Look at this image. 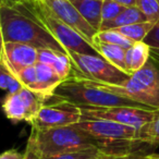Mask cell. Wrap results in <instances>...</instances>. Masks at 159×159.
Returning a JSON list of instances; mask_svg holds the SVG:
<instances>
[{"label": "cell", "instance_id": "obj_1", "mask_svg": "<svg viewBox=\"0 0 159 159\" xmlns=\"http://www.w3.org/2000/svg\"><path fill=\"white\" fill-rule=\"evenodd\" d=\"M0 33L1 42L21 43L38 50L51 49L69 55L22 2L16 5H0Z\"/></svg>", "mask_w": 159, "mask_h": 159}, {"label": "cell", "instance_id": "obj_2", "mask_svg": "<svg viewBox=\"0 0 159 159\" xmlns=\"http://www.w3.org/2000/svg\"><path fill=\"white\" fill-rule=\"evenodd\" d=\"M26 147L34 150L39 158L92 147H98L102 150L99 142L75 124L46 131L32 130Z\"/></svg>", "mask_w": 159, "mask_h": 159}, {"label": "cell", "instance_id": "obj_3", "mask_svg": "<svg viewBox=\"0 0 159 159\" xmlns=\"http://www.w3.org/2000/svg\"><path fill=\"white\" fill-rule=\"evenodd\" d=\"M85 81L100 89L133 100L149 110L159 109V66L152 60L131 75L122 85L105 84L89 80Z\"/></svg>", "mask_w": 159, "mask_h": 159}, {"label": "cell", "instance_id": "obj_4", "mask_svg": "<svg viewBox=\"0 0 159 159\" xmlns=\"http://www.w3.org/2000/svg\"><path fill=\"white\" fill-rule=\"evenodd\" d=\"M53 97L79 107H136L147 109L133 100L100 89L85 80L74 76L62 82L56 89Z\"/></svg>", "mask_w": 159, "mask_h": 159}, {"label": "cell", "instance_id": "obj_5", "mask_svg": "<svg viewBox=\"0 0 159 159\" xmlns=\"http://www.w3.org/2000/svg\"><path fill=\"white\" fill-rule=\"evenodd\" d=\"M24 7L46 27L57 42L68 51L83 55L100 56L98 51L72 27L60 20L43 0H25Z\"/></svg>", "mask_w": 159, "mask_h": 159}, {"label": "cell", "instance_id": "obj_6", "mask_svg": "<svg viewBox=\"0 0 159 159\" xmlns=\"http://www.w3.org/2000/svg\"><path fill=\"white\" fill-rule=\"evenodd\" d=\"M75 125L98 141L102 150L110 154L130 152L136 142L137 129L107 120H82Z\"/></svg>", "mask_w": 159, "mask_h": 159}, {"label": "cell", "instance_id": "obj_7", "mask_svg": "<svg viewBox=\"0 0 159 159\" xmlns=\"http://www.w3.org/2000/svg\"><path fill=\"white\" fill-rule=\"evenodd\" d=\"M69 57L74 66L71 76L77 79L89 80L105 84L122 85L131 77L130 74L118 69L102 56L83 55L70 51Z\"/></svg>", "mask_w": 159, "mask_h": 159}, {"label": "cell", "instance_id": "obj_8", "mask_svg": "<svg viewBox=\"0 0 159 159\" xmlns=\"http://www.w3.org/2000/svg\"><path fill=\"white\" fill-rule=\"evenodd\" d=\"M48 100L45 96L23 87L19 93L6 96L2 109L6 117L13 123L24 121L32 124Z\"/></svg>", "mask_w": 159, "mask_h": 159}, {"label": "cell", "instance_id": "obj_9", "mask_svg": "<svg viewBox=\"0 0 159 159\" xmlns=\"http://www.w3.org/2000/svg\"><path fill=\"white\" fill-rule=\"evenodd\" d=\"M80 121H82V110L79 106L56 98L55 102L45 104L31 126L32 130L46 131L73 125Z\"/></svg>", "mask_w": 159, "mask_h": 159}, {"label": "cell", "instance_id": "obj_10", "mask_svg": "<svg viewBox=\"0 0 159 159\" xmlns=\"http://www.w3.org/2000/svg\"><path fill=\"white\" fill-rule=\"evenodd\" d=\"M82 120H107L141 129L154 117L155 110L136 107H80Z\"/></svg>", "mask_w": 159, "mask_h": 159}, {"label": "cell", "instance_id": "obj_11", "mask_svg": "<svg viewBox=\"0 0 159 159\" xmlns=\"http://www.w3.org/2000/svg\"><path fill=\"white\" fill-rule=\"evenodd\" d=\"M38 62V49L21 43L1 42L0 64L18 76L23 70Z\"/></svg>", "mask_w": 159, "mask_h": 159}, {"label": "cell", "instance_id": "obj_12", "mask_svg": "<svg viewBox=\"0 0 159 159\" xmlns=\"http://www.w3.org/2000/svg\"><path fill=\"white\" fill-rule=\"evenodd\" d=\"M43 1L48 6L56 16L72 27L93 46L94 37L98 32L83 19V16L80 14V12L70 0H43Z\"/></svg>", "mask_w": 159, "mask_h": 159}, {"label": "cell", "instance_id": "obj_13", "mask_svg": "<svg viewBox=\"0 0 159 159\" xmlns=\"http://www.w3.org/2000/svg\"><path fill=\"white\" fill-rule=\"evenodd\" d=\"M35 66L36 71H37V80H36L34 86L31 89V91L50 99L55 95L56 89L64 81L51 66H47V64L37 62Z\"/></svg>", "mask_w": 159, "mask_h": 159}, {"label": "cell", "instance_id": "obj_14", "mask_svg": "<svg viewBox=\"0 0 159 159\" xmlns=\"http://www.w3.org/2000/svg\"><path fill=\"white\" fill-rule=\"evenodd\" d=\"M38 62L51 66L63 81L71 76L73 71V62L69 55L61 53L51 49L38 50Z\"/></svg>", "mask_w": 159, "mask_h": 159}, {"label": "cell", "instance_id": "obj_15", "mask_svg": "<svg viewBox=\"0 0 159 159\" xmlns=\"http://www.w3.org/2000/svg\"><path fill=\"white\" fill-rule=\"evenodd\" d=\"M70 1L74 5V7L83 16V19L94 30L99 32L102 23V0H70Z\"/></svg>", "mask_w": 159, "mask_h": 159}, {"label": "cell", "instance_id": "obj_16", "mask_svg": "<svg viewBox=\"0 0 159 159\" xmlns=\"http://www.w3.org/2000/svg\"><path fill=\"white\" fill-rule=\"evenodd\" d=\"M150 60V48L145 42L135 43L126 50V68L130 75L136 73Z\"/></svg>", "mask_w": 159, "mask_h": 159}, {"label": "cell", "instance_id": "obj_17", "mask_svg": "<svg viewBox=\"0 0 159 159\" xmlns=\"http://www.w3.org/2000/svg\"><path fill=\"white\" fill-rule=\"evenodd\" d=\"M93 46L104 59H106L107 61H109L111 64L117 66L121 71L128 73V68H126V49L122 48L120 46H116V45L100 43L97 42V40H94Z\"/></svg>", "mask_w": 159, "mask_h": 159}, {"label": "cell", "instance_id": "obj_18", "mask_svg": "<svg viewBox=\"0 0 159 159\" xmlns=\"http://www.w3.org/2000/svg\"><path fill=\"white\" fill-rule=\"evenodd\" d=\"M147 18L137 7H128L119 14L116 19L108 22H102L99 31H108L118 27H123L126 25L135 24V23L146 22Z\"/></svg>", "mask_w": 159, "mask_h": 159}, {"label": "cell", "instance_id": "obj_19", "mask_svg": "<svg viewBox=\"0 0 159 159\" xmlns=\"http://www.w3.org/2000/svg\"><path fill=\"white\" fill-rule=\"evenodd\" d=\"M136 142L152 146L159 145V109L155 110L154 117L149 122L137 130Z\"/></svg>", "mask_w": 159, "mask_h": 159}, {"label": "cell", "instance_id": "obj_20", "mask_svg": "<svg viewBox=\"0 0 159 159\" xmlns=\"http://www.w3.org/2000/svg\"><path fill=\"white\" fill-rule=\"evenodd\" d=\"M155 24L156 23L150 22V21H146V22L126 25V26L123 27H118V29H115V31L119 32L120 34L125 36L126 38L131 39L132 42L139 43L145 40L147 35L150 33V31L154 29Z\"/></svg>", "mask_w": 159, "mask_h": 159}, {"label": "cell", "instance_id": "obj_21", "mask_svg": "<svg viewBox=\"0 0 159 159\" xmlns=\"http://www.w3.org/2000/svg\"><path fill=\"white\" fill-rule=\"evenodd\" d=\"M94 40H97L100 43H106V44L116 45V46H120L122 48L128 50L130 47H132L135 44L131 39L126 38L119 32L115 31V30H108V31H99L94 37ZM94 44V43H93Z\"/></svg>", "mask_w": 159, "mask_h": 159}, {"label": "cell", "instance_id": "obj_22", "mask_svg": "<svg viewBox=\"0 0 159 159\" xmlns=\"http://www.w3.org/2000/svg\"><path fill=\"white\" fill-rule=\"evenodd\" d=\"M0 87L7 92V95L19 93L23 89L18 77L2 64H0Z\"/></svg>", "mask_w": 159, "mask_h": 159}, {"label": "cell", "instance_id": "obj_23", "mask_svg": "<svg viewBox=\"0 0 159 159\" xmlns=\"http://www.w3.org/2000/svg\"><path fill=\"white\" fill-rule=\"evenodd\" d=\"M104 150L98 147L85 148V149L76 150V152H69L63 154L55 155V156L49 157H40L39 159H93L97 157Z\"/></svg>", "mask_w": 159, "mask_h": 159}, {"label": "cell", "instance_id": "obj_24", "mask_svg": "<svg viewBox=\"0 0 159 159\" xmlns=\"http://www.w3.org/2000/svg\"><path fill=\"white\" fill-rule=\"evenodd\" d=\"M137 7L150 22L157 23L159 21V2L158 0H136Z\"/></svg>", "mask_w": 159, "mask_h": 159}, {"label": "cell", "instance_id": "obj_25", "mask_svg": "<svg viewBox=\"0 0 159 159\" xmlns=\"http://www.w3.org/2000/svg\"><path fill=\"white\" fill-rule=\"evenodd\" d=\"M144 42L150 48V60L159 66V21L155 24Z\"/></svg>", "mask_w": 159, "mask_h": 159}, {"label": "cell", "instance_id": "obj_26", "mask_svg": "<svg viewBox=\"0 0 159 159\" xmlns=\"http://www.w3.org/2000/svg\"><path fill=\"white\" fill-rule=\"evenodd\" d=\"M124 9H125V7L116 2L113 0H104L102 8V22H108V21L116 19Z\"/></svg>", "mask_w": 159, "mask_h": 159}, {"label": "cell", "instance_id": "obj_27", "mask_svg": "<svg viewBox=\"0 0 159 159\" xmlns=\"http://www.w3.org/2000/svg\"><path fill=\"white\" fill-rule=\"evenodd\" d=\"M16 77L19 79L21 84L23 85V87L31 89L32 87L34 86V84L36 83V80H37L36 66H30V68L25 69V70H23Z\"/></svg>", "mask_w": 159, "mask_h": 159}, {"label": "cell", "instance_id": "obj_28", "mask_svg": "<svg viewBox=\"0 0 159 159\" xmlns=\"http://www.w3.org/2000/svg\"><path fill=\"white\" fill-rule=\"evenodd\" d=\"M0 159H25V154H22L16 149H8L2 152Z\"/></svg>", "mask_w": 159, "mask_h": 159}, {"label": "cell", "instance_id": "obj_29", "mask_svg": "<svg viewBox=\"0 0 159 159\" xmlns=\"http://www.w3.org/2000/svg\"><path fill=\"white\" fill-rule=\"evenodd\" d=\"M113 1L120 3V5H122L123 7H125V8L134 7V6L136 5V0H113Z\"/></svg>", "mask_w": 159, "mask_h": 159}, {"label": "cell", "instance_id": "obj_30", "mask_svg": "<svg viewBox=\"0 0 159 159\" xmlns=\"http://www.w3.org/2000/svg\"><path fill=\"white\" fill-rule=\"evenodd\" d=\"M23 1L25 0H0V5H16Z\"/></svg>", "mask_w": 159, "mask_h": 159}, {"label": "cell", "instance_id": "obj_31", "mask_svg": "<svg viewBox=\"0 0 159 159\" xmlns=\"http://www.w3.org/2000/svg\"><path fill=\"white\" fill-rule=\"evenodd\" d=\"M144 159H159V154H157V152L147 154L144 156Z\"/></svg>", "mask_w": 159, "mask_h": 159}, {"label": "cell", "instance_id": "obj_32", "mask_svg": "<svg viewBox=\"0 0 159 159\" xmlns=\"http://www.w3.org/2000/svg\"><path fill=\"white\" fill-rule=\"evenodd\" d=\"M105 154H106V152H102V154H99L97 157H95V158H93V159H104V156H105Z\"/></svg>", "mask_w": 159, "mask_h": 159}, {"label": "cell", "instance_id": "obj_33", "mask_svg": "<svg viewBox=\"0 0 159 159\" xmlns=\"http://www.w3.org/2000/svg\"><path fill=\"white\" fill-rule=\"evenodd\" d=\"M102 1H104V0H102Z\"/></svg>", "mask_w": 159, "mask_h": 159}, {"label": "cell", "instance_id": "obj_34", "mask_svg": "<svg viewBox=\"0 0 159 159\" xmlns=\"http://www.w3.org/2000/svg\"><path fill=\"white\" fill-rule=\"evenodd\" d=\"M158 2H159V0H158Z\"/></svg>", "mask_w": 159, "mask_h": 159}]
</instances>
